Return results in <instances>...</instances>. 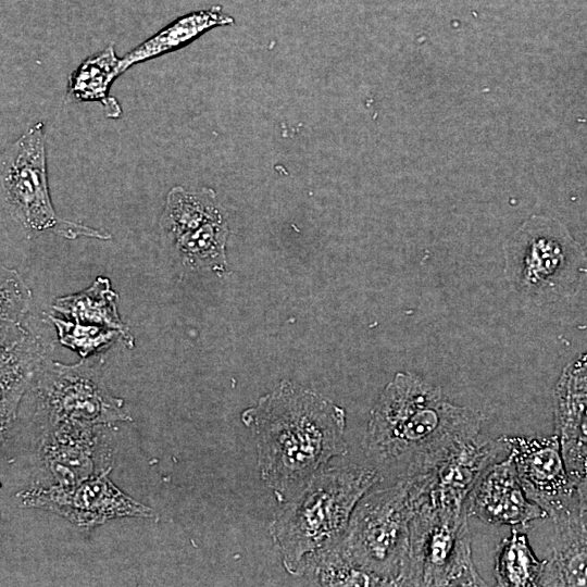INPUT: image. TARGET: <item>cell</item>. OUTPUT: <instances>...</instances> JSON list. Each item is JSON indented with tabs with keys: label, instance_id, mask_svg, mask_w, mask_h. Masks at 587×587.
Segmentation results:
<instances>
[{
	"label": "cell",
	"instance_id": "6da1fadb",
	"mask_svg": "<svg viewBox=\"0 0 587 587\" xmlns=\"http://www.w3.org/2000/svg\"><path fill=\"white\" fill-rule=\"evenodd\" d=\"M240 419L255 441L261 479L279 503L348 451L346 410L292 382H280Z\"/></svg>",
	"mask_w": 587,
	"mask_h": 587
},
{
	"label": "cell",
	"instance_id": "7a4b0ae2",
	"mask_svg": "<svg viewBox=\"0 0 587 587\" xmlns=\"http://www.w3.org/2000/svg\"><path fill=\"white\" fill-rule=\"evenodd\" d=\"M483 422L479 411L449 401L440 387L399 372L370 413L366 454L396 479L427 473L477 437Z\"/></svg>",
	"mask_w": 587,
	"mask_h": 587
},
{
	"label": "cell",
	"instance_id": "3957f363",
	"mask_svg": "<svg viewBox=\"0 0 587 587\" xmlns=\"http://www.w3.org/2000/svg\"><path fill=\"white\" fill-rule=\"evenodd\" d=\"M380 480L374 465L327 466L283 502L268 532L285 570L298 576L311 555L340 541L358 502Z\"/></svg>",
	"mask_w": 587,
	"mask_h": 587
},
{
	"label": "cell",
	"instance_id": "277c9868",
	"mask_svg": "<svg viewBox=\"0 0 587 587\" xmlns=\"http://www.w3.org/2000/svg\"><path fill=\"white\" fill-rule=\"evenodd\" d=\"M504 276L523 299L542 304L577 294L587 252L559 220L534 215L503 245Z\"/></svg>",
	"mask_w": 587,
	"mask_h": 587
},
{
	"label": "cell",
	"instance_id": "5b68a950",
	"mask_svg": "<svg viewBox=\"0 0 587 587\" xmlns=\"http://www.w3.org/2000/svg\"><path fill=\"white\" fill-rule=\"evenodd\" d=\"M417 509L412 477H400L385 488H373L358 502L340 540L361 569L399 586L411 521Z\"/></svg>",
	"mask_w": 587,
	"mask_h": 587
},
{
	"label": "cell",
	"instance_id": "8992f818",
	"mask_svg": "<svg viewBox=\"0 0 587 587\" xmlns=\"http://www.w3.org/2000/svg\"><path fill=\"white\" fill-rule=\"evenodd\" d=\"M467 516L466 509L417 508L399 586H487L473 562Z\"/></svg>",
	"mask_w": 587,
	"mask_h": 587
},
{
	"label": "cell",
	"instance_id": "52a82bcc",
	"mask_svg": "<svg viewBox=\"0 0 587 587\" xmlns=\"http://www.w3.org/2000/svg\"><path fill=\"white\" fill-rule=\"evenodd\" d=\"M0 183L2 207L25 230L52 232L67 239L111 238L108 232L58 217L49 192L41 122L29 127L3 151Z\"/></svg>",
	"mask_w": 587,
	"mask_h": 587
},
{
	"label": "cell",
	"instance_id": "ba28073f",
	"mask_svg": "<svg viewBox=\"0 0 587 587\" xmlns=\"http://www.w3.org/2000/svg\"><path fill=\"white\" fill-rule=\"evenodd\" d=\"M100 364L98 355L82 358L70 365L45 361L33 383L39 426L62 422L113 425L132 421L123 410L124 400L107 388Z\"/></svg>",
	"mask_w": 587,
	"mask_h": 587
},
{
	"label": "cell",
	"instance_id": "9c48e42d",
	"mask_svg": "<svg viewBox=\"0 0 587 587\" xmlns=\"http://www.w3.org/2000/svg\"><path fill=\"white\" fill-rule=\"evenodd\" d=\"M109 426L80 422L40 425L37 459L48 480L39 485L73 488L112 467Z\"/></svg>",
	"mask_w": 587,
	"mask_h": 587
},
{
	"label": "cell",
	"instance_id": "30bf717a",
	"mask_svg": "<svg viewBox=\"0 0 587 587\" xmlns=\"http://www.w3.org/2000/svg\"><path fill=\"white\" fill-rule=\"evenodd\" d=\"M112 467L73 488L32 484L17 494L24 508L51 511L80 527H93L117 517H153L154 511L133 499L110 479Z\"/></svg>",
	"mask_w": 587,
	"mask_h": 587
},
{
	"label": "cell",
	"instance_id": "8fae6325",
	"mask_svg": "<svg viewBox=\"0 0 587 587\" xmlns=\"http://www.w3.org/2000/svg\"><path fill=\"white\" fill-rule=\"evenodd\" d=\"M514 463L526 496L553 519L578 504L559 436L499 437Z\"/></svg>",
	"mask_w": 587,
	"mask_h": 587
},
{
	"label": "cell",
	"instance_id": "7c38bea8",
	"mask_svg": "<svg viewBox=\"0 0 587 587\" xmlns=\"http://www.w3.org/2000/svg\"><path fill=\"white\" fill-rule=\"evenodd\" d=\"M503 450L505 447L500 438H482L478 435L467 441L436 469L421 474L424 487L419 507L428 504L458 511L465 509L471 490Z\"/></svg>",
	"mask_w": 587,
	"mask_h": 587
},
{
	"label": "cell",
	"instance_id": "4fadbf2b",
	"mask_svg": "<svg viewBox=\"0 0 587 587\" xmlns=\"http://www.w3.org/2000/svg\"><path fill=\"white\" fill-rule=\"evenodd\" d=\"M465 509L469 516L491 525L523 528L546 512L525 494L511 458L494 462L471 490Z\"/></svg>",
	"mask_w": 587,
	"mask_h": 587
},
{
	"label": "cell",
	"instance_id": "5bb4252c",
	"mask_svg": "<svg viewBox=\"0 0 587 587\" xmlns=\"http://www.w3.org/2000/svg\"><path fill=\"white\" fill-rule=\"evenodd\" d=\"M51 346L23 323L1 325V440L15 421L18 403L48 359Z\"/></svg>",
	"mask_w": 587,
	"mask_h": 587
},
{
	"label": "cell",
	"instance_id": "9a60e30c",
	"mask_svg": "<svg viewBox=\"0 0 587 587\" xmlns=\"http://www.w3.org/2000/svg\"><path fill=\"white\" fill-rule=\"evenodd\" d=\"M555 434L575 484L587 473V359L569 363L554 388Z\"/></svg>",
	"mask_w": 587,
	"mask_h": 587
},
{
	"label": "cell",
	"instance_id": "2e32d148",
	"mask_svg": "<svg viewBox=\"0 0 587 587\" xmlns=\"http://www.w3.org/2000/svg\"><path fill=\"white\" fill-rule=\"evenodd\" d=\"M551 520V549L539 586H587V513L578 502Z\"/></svg>",
	"mask_w": 587,
	"mask_h": 587
},
{
	"label": "cell",
	"instance_id": "e0dca14e",
	"mask_svg": "<svg viewBox=\"0 0 587 587\" xmlns=\"http://www.w3.org/2000/svg\"><path fill=\"white\" fill-rule=\"evenodd\" d=\"M234 17L221 5H213L177 17L121 58V73L130 66L184 48L204 33L218 26L233 25Z\"/></svg>",
	"mask_w": 587,
	"mask_h": 587
},
{
	"label": "cell",
	"instance_id": "ac0fdd59",
	"mask_svg": "<svg viewBox=\"0 0 587 587\" xmlns=\"http://www.w3.org/2000/svg\"><path fill=\"white\" fill-rule=\"evenodd\" d=\"M117 299L118 295L112 289L110 279L98 276L88 288L57 298L52 309L74 322L118 330L125 346L132 349L134 337L118 314Z\"/></svg>",
	"mask_w": 587,
	"mask_h": 587
},
{
	"label": "cell",
	"instance_id": "d6986e66",
	"mask_svg": "<svg viewBox=\"0 0 587 587\" xmlns=\"http://www.w3.org/2000/svg\"><path fill=\"white\" fill-rule=\"evenodd\" d=\"M121 58L110 46L84 60L70 75L67 96L76 101H99L107 116L122 114L121 105L109 95L113 80L121 75Z\"/></svg>",
	"mask_w": 587,
	"mask_h": 587
},
{
	"label": "cell",
	"instance_id": "ffe728a7",
	"mask_svg": "<svg viewBox=\"0 0 587 587\" xmlns=\"http://www.w3.org/2000/svg\"><path fill=\"white\" fill-rule=\"evenodd\" d=\"M230 232L224 214L172 240L182 265L191 271H212L221 275L228 270L226 242Z\"/></svg>",
	"mask_w": 587,
	"mask_h": 587
},
{
	"label": "cell",
	"instance_id": "44dd1931",
	"mask_svg": "<svg viewBox=\"0 0 587 587\" xmlns=\"http://www.w3.org/2000/svg\"><path fill=\"white\" fill-rule=\"evenodd\" d=\"M222 214L213 189L189 191L174 186L166 196L161 228L172 241Z\"/></svg>",
	"mask_w": 587,
	"mask_h": 587
},
{
	"label": "cell",
	"instance_id": "7402d4cb",
	"mask_svg": "<svg viewBox=\"0 0 587 587\" xmlns=\"http://www.w3.org/2000/svg\"><path fill=\"white\" fill-rule=\"evenodd\" d=\"M298 576L319 586H388L380 577L358 566L340 541L311 555Z\"/></svg>",
	"mask_w": 587,
	"mask_h": 587
},
{
	"label": "cell",
	"instance_id": "603a6c76",
	"mask_svg": "<svg viewBox=\"0 0 587 587\" xmlns=\"http://www.w3.org/2000/svg\"><path fill=\"white\" fill-rule=\"evenodd\" d=\"M545 560H539L525 533L513 527L511 534L498 545L495 555L497 586H539Z\"/></svg>",
	"mask_w": 587,
	"mask_h": 587
},
{
	"label": "cell",
	"instance_id": "cb8c5ba5",
	"mask_svg": "<svg viewBox=\"0 0 587 587\" xmlns=\"http://www.w3.org/2000/svg\"><path fill=\"white\" fill-rule=\"evenodd\" d=\"M48 317L55 327L59 342L76 351L82 358L98 355L117 340L125 345L124 337L118 330L61 320L52 315Z\"/></svg>",
	"mask_w": 587,
	"mask_h": 587
},
{
	"label": "cell",
	"instance_id": "d4e9b609",
	"mask_svg": "<svg viewBox=\"0 0 587 587\" xmlns=\"http://www.w3.org/2000/svg\"><path fill=\"white\" fill-rule=\"evenodd\" d=\"M32 299V291L20 274L1 266V325L23 323Z\"/></svg>",
	"mask_w": 587,
	"mask_h": 587
},
{
	"label": "cell",
	"instance_id": "484cf974",
	"mask_svg": "<svg viewBox=\"0 0 587 587\" xmlns=\"http://www.w3.org/2000/svg\"><path fill=\"white\" fill-rule=\"evenodd\" d=\"M579 507L587 513V473L576 483Z\"/></svg>",
	"mask_w": 587,
	"mask_h": 587
},
{
	"label": "cell",
	"instance_id": "4316f807",
	"mask_svg": "<svg viewBox=\"0 0 587 587\" xmlns=\"http://www.w3.org/2000/svg\"><path fill=\"white\" fill-rule=\"evenodd\" d=\"M585 248H586V252H587V237H586V241H585Z\"/></svg>",
	"mask_w": 587,
	"mask_h": 587
},
{
	"label": "cell",
	"instance_id": "83f0119b",
	"mask_svg": "<svg viewBox=\"0 0 587 587\" xmlns=\"http://www.w3.org/2000/svg\"><path fill=\"white\" fill-rule=\"evenodd\" d=\"M586 359H587V352H585Z\"/></svg>",
	"mask_w": 587,
	"mask_h": 587
}]
</instances>
